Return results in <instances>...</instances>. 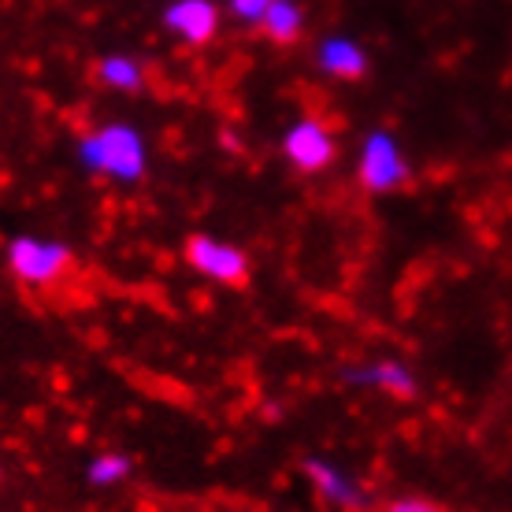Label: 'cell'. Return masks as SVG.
<instances>
[{
    "instance_id": "obj_5",
    "label": "cell",
    "mask_w": 512,
    "mask_h": 512,
    "mask_svg": "<svg viewBox=\"0 0 512 512\" xmlns=\"http://www.w3.org/2000/svg\"><path fill=\"white\" fill-rule=\"evenodd\" d=\"M282 156H286L290 167L301 171V175H316V171L334 164L338 145H334V134L323 119L305 116L282 134Z\"/></svg>"
},
{
    "instance_id": "obj_10",
    "label": "cell",
    "mask_w": 512,
    "mask_h": 512,
    "mask_svg": "<svg viewBox=\"0 0 512 512\" xmlns=\"http://www.w3.org/2000/svg\"><path fill=\"white\" fill-rule=\"evenodd\" d=\"M97 78H101V86L116 93H138L145 86V67L127 52H112L97 64Z\"/></svg>"
},
{
    "instance_id": "obj_13",
    "label": "cell",
    "mask_w": 512,
    "mask_h": 512,
    "mask_svg": "<svg viewBox=\"0 0 512 512\" xmlns=\"http://www.w3.org/2000/svg\"><path fill=\"white\" fill-rule=\"evenodd\" d=\"M227 8L238 23H249V26H260L264 23V12L271 8V0H227Z\"/></svg>"
},
{
    "instance_id": "obj_1",
    "label": "cell",
    "mask_w": 512,
    "mask_h": 512,
    "mask_svg": "<svg viewBox=\"0 0 512 512\" xmlns=\"http://www.w3.org/2000/svg\"><path fill=\"white\" fill-rule=\"evenodd\" d=\"M78 164L90 175L112 182H141L149 171V145L130 123H104L86 138H78Z\"/></svg>"
},
{
    "instance_id": "obj_4",
    "label": "cell",
    "mask_w": 512,
    "mask_h": 512,
    "mask_svg": "<svg viewBox=\"0 0 512 512\" xmlns=\"http://www.w3.org/2000/svg\"><path fill=\"white\" fill-rule=\"evenodd\" d=\"M186 264L197 275L219 286H245L249 282V256L234 242H223L216 234H193L186 242Z\"/></svg>"
},
{
    "instance_id": "obj_14",
    "label": "cell",
    "mask_w": 512,
    "mask_h": 512,
    "mask_svg": "<svg viewBox=\"0 0 512 512\" xmlns=\"http://www.w3.org/2000/svg\"><path fill=\"white\" fill-rule=\"evenodd\" d=\"M386 512H446V509L427 498H397L386 505Z\"/></svg>"
},
{
    "instance_id": "obj_3",
    "label": "cell",
    "mask_w": 512,
    "mask_h": 512,
    "mask_svg": "<svg viewBox=\"0 0 512 512\" xmlns=\"http://www.w3.org/2000/svg\"><path fill=\"white\" fill-rule=\"evenodd\" d=\"M357 175L368 193H394L412 179V167L401 153V141L390 130H372L360 141Z\"/></svg>"
},
{
    "instance_id": "obj_7",
    "label": "cell",
    "mask_w": 512,
    "mask_h": 512,
    "mask_svg": "<svg viewBox=\"0 0 512 512\" xmlns=\"http://www.w3.org/2000/svg\"><path fill=\"white\" fill-rule=\"evenodd\" d=\"M164 26L186 45H208L219 34V4L216 0H175L167 4Z\"/></svg>"
},
{
    "instance_id": "obj_6",
    "label": "cell",
    "mask_w": 512,
    "mask_h": 512,
    "mask_svg": "<svg viewBox=\"0 0 512 512\" xmlns=\"http://www.w3.org/2000/svg\"><path fill=\"white\" fill-rule=\"evenodd\" d=\"M301 472H305V479L312 483V490H316V494H320L327 505H334V509L364 512L368 505H372L368 490L360 487V483L349 472H342V468H338L334 461H323V457H305Z\"/></svg>"
},
{
    "instance_id": "obj_2",
    "label": "cell",
    "mask_w": 512,
    "mask_h": 512,
    "mask_svg": "<svg viewBox=\"0 0 512 512\" xmlns=\"http://www.w3.org/2000/svg\"><path fill=\"white\" fill-rule=\"evenodd\" d=\"M8 268L23 286H34V290H45V286H56L64 279L71 264H75V253L71 245L56 242V238H38V234H19L8 242Z\"/></svg>"
},
{
    "instance_id": "obj_11",
    "label": "cell",
    "mask_w": 512,
    "mask_h": 512,
    "mask_svg": "<svg viewBox=\"0 0 512 512\" xmlns=\"http://www.w3.org/2000/svg\"><path fill=\"white\" fill-rule=\"evenodd\" d=\"M264 34L279 45H290V41L301 38V26H305V15L294 0H271V8L264 12Z\"/></svg>"
},
{
    "instance_id": "obj_8",
    "label": "cell",
    "mask_w": 512,
    "mask_h": 512,
    "mask_svg": "<svg viewBox=\"0 0 512 512\" xmlns=\"http://www.w3.org/2000/svg\"><path fill=\"white\" fill-rule=\"evenodd\" d=\"M346 383L360 386V390H383V394L397 397V401H409V397H416V390H420L412 368L409 364H401V360H372V364H357V368H349L346 372Z\"/></svg>"
},
{
    "instance_id": "obj_9",
    "label": "cell",
    "mask_w": 512,
    "mask_h": 512,
    "mask_svg": "<svg viewBox=\"0 0 512 512\" xmlns=\"http://www.w3.org/2000/svg\"><path fill=\"white\" fill-rule=\"evenodd\" d=\"M316 64H320L323 75L342 78V82H357V78L368 75V52L360 49L353 38H323L320 49H316Z\"/></svg>"
},
{
    "instance_id": "obj_12",
    "label": "cell",
    "mask_w": 512,
    "mask_h": 512,
    "mask_svg": "<svg viewBox=\"0 0 512 512\" xmlns=\"http://www.w3.org/2000/svg\"><path fill=\"white\" fill-rule=\"evenodd\" d=\"M130 472H134V461L127 453H97L90 464H86V475H90L93 487H119L127 483Z\"/></svg>"
}]
</instances>
